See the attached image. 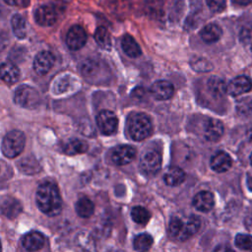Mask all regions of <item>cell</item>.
Returning a JSON list of instances; mask_svg holds the SVG:
<instances>
[{
	"mask_svg": "<svg viewBox=\"0 0 252 252\" xmlns=\"http://www.w3.org/2000/svg\"><path fill=\"white\" fill-rule=\"evenodd\" d=\"M38 209L48 217L60 214L62 210V199L57 185L51 181L41 183L35 194Z\"/></svg>",
	"mask_w": 252,
	"mask_h": 252,
	"instance_id": "obj_1",
	"label": "cell"
},
{
	"mask_svg": "<svg viewBox=\"0 0 252 252\" xmlns=\"http://www.w3.org/2000/svg\"><path fill=\"white\" fill-rule=\"evenodd\" d=\"M201 227V220L197 216H190L183 220L172 217L168 223V233L171 237L178 240H185L194 235Z\"/></svg>",
	"mask_w": 252,
	"mask_h": 252,
	"instance_id": "obj_2",
	"label": "cell"
},
{
	"mask_svg": "<svg viewBox=\"0 0 252 252\" xmlns=\"http://www.w3.org/2000/svg\"><path fill=\"white\" fill-rule=\"evenodd\" d=\"M153 131V124L145 113H134L128 120V132L135 141H142L148 138Z\"/></svg>",
	"mask_w": 252,
	"mask_h": 252,
	"instance_id": "obj_3",
	"label": "cell"
},
{
	"mask_svg": "<svg viewBox=\"0 0 252 252\" xmlns=\"http://www.w3.org/2000/svg\"><path fill=\"white\" fill-rule=\"evenodd\" d=\"M25 144V134L20 130H12L5 135L1 144V150L5 157L14 158L23 152Z\"/></svg>",
	"mask_w": 252,
	"mask_h": 252,
	"instance_id": "obj_4",
	"label": "cell"
},
{
	"mask_svg": "<svg viewBox=\"0 0 252 252\" xmlns=\"http://www.w3.org/2000/svg\"><path fill=\"white\" fill-rule=\"evenodd\" d=\"M14 100L20 106L32 109L39 104L40 95L36 89L27 85H23L16 90Z\"/></svg>",
	"mask_w": 252,
	"mask_h": 252,
	"instance_id": "obj_5",
	"label": "cell"
},
{
	"mask_svg": "<svg viewBox=\"0 0 252 252\" xmlns=\"http://www.w3.org/2000/svg\"><path fill=\"white\" fill-rule=\"evenodd\" d=\"M161 167V157L158 151L146 152L140 159V169L148 176L157 174Z\"/></svg>",
	"mask_w": 252,
	"mask_h": 252,
	"instance_id": "obj_6",
	"label": "cell"
},
{
	"mask_svg": "<svg viewBox=\"0 0 252 252\" xmlns=\"http://www.w3.org/2000/svg\"><path fill=\"white\" fill-rule=\"evenodd\" d=\"M96 125L102 134L112 135L117 131L118 118L114 112L104 109L97 114Z\"/></svg>",
	"mask_w": 252,
	"mask_h": 252,
	"instance_id": "obj_7",
	"label": "cell"
},
{
	"mask_svg": "<svg viewBox=\"0 0 252 252\" xmlns=\"http://www.w3.org/2000/svg\"><path fill=\"white\" fill-rule=\"evenodd\" d=\"M87 38L88 36L86 31L81 26L75 25L68 31L66 43L71 50H78L86 44Z\"/></svg>",
	"mask_w": 252,
	"mask_h": 252,
	"instance_id": "obj_8",
	"label": "cell"
},
{
	"mask_svg": "<svg viewBox=\"0 0 252 252\" xmlns=\"http://www.w3.org/2000/svg\"><path fill=\"white\" fill-rule=\"evenodd\" d=\"M136 157V150L129 145H119L111 153V159L117 165L130 163Z\"/></svg>",
	"mask_w": 252,
	"mask_h": 252,
	"instance_id": "obj_9",
	"label": "cell"
},
{
	"mask_svg": "<svg viewBox=\"0 0 252 252\" xmlns=\"http://www.w3.org/2000/svg\"><path fill=\"white\" fill-rule=\"evenodd\" d=\"M55 58L53 54L49 51H40L37 53L33 59V70L37 75L43 76L47 74L53 67Z\"/></svg>",
	"mask_w": 252,
	"mask_h": 252,
	"instance_id": "obj_10",
	"label": "cell"
},
{
	"mask_svg": "<svg viewBox=\"0 0 252 252\" xmlns=\"http://www.w3.org/2000/svg\"><path fill=\"white\" fill-rule=\"evenodd\" d=\"M23 211L22 204L12 196H4L0 199V213L8 219L17 218Z\"/></svg>",
	"mask_w": 252,
	"mask_h": 252,
	"instance_id": "obj_11",
	"label": "cell"
},
{
	"mask_svg": "<svg viewBox=\"0 0 252 252\" xmlns=\"http://www.w3.org/2000/svg\"><path fill=\"white\" fill-rule=\"evenodd\" d=\"M252 89V81L247 76H238L234 78L226 86V93L232 96H238L250 92Z\"/></svg>",
	"mask_w": 252,
	"mask_h": 252,
	"instance_id": "obj_12",
	"label": "cell"
},
{
	"mask_svg": "<svg viewBox=\"0 0 252 252\" xmlns=\"http://www.w3.org/2000/svg\"><path fill=\"white\" fill-rule=\"evenodd\" d=\"M203 133L207 141L216 142L223 134V125L220 120H217L214 118H208L204 123Z\"/></svg>",
	"mask_w": 252,
	"mask_h": 252,
	"instance_id": "obj_13",
	"label": "cell"
},
{
	"mask_svg": "<svg viewBox=\"0 0 252 252\" xmlns=\"http://www.w3.org/2000/svg\"><path fill=\"white\" fill-rule=\"evenodd\" d=\"M150 92L156 99L165 100L172 96V94L174 93V88L171 83H169L167 81L160 80V81L155 82L151 86Z\"/></svg>",
	"mask_w": 252,
	"mask_h": 252,
	"instance_id": "obj_14",
	"label": "cell"
},
{
	"mask_svg": "<svg viewBox=\"0 0 252 252\" xmlns=\"http://www.w3.org/2000/svg\"><path fill=\"white\" fill-rule=\"evenodd\" d=\"M34 19L39 26L49 27L56 22V12L49 5H41L34 12Z\"/></svg>",
	"mask_w": 252,
	"mask_h": 252,
	"instance_id": "obj_15",
	"label": "cell"
},
{
	"mask_svg": "<svg viewBox=\"0 0 252 252\" xmlns=\"http://www.w3.org/2000/svg\"><path fill=\"white\" fill-rule=\"evenodd\" d=\"M210 165L212 169L216 172H224L231 167L232 159L227 153L220 151L212 157Z\"/></svg>",
	"mask_w": 252,
	"mask_h": 252,
	"instance_id": "obj_16",
	"label": "cell"
},
{
	"mask_svg": "<svg viewBox=\"0 0 252 252\" xmlns=\"http://www.w3.org/2000/svg\"><path fill=\"white\" fill-rule=\"evenodd\" d=\"M192 203L196 210L206 213L214 208L215 198L211 192L201 191L195 195Z\"/></svg>",
	"mask_w": 252,
	"mask_h": 252,
	"instance_id": "obj_17",
	"label": "cell"
},
{
	"mask_svg": "<svg viewBox=\"0 0 252 252\" xmlns=\"http://www.w3.org/2000/svg\"><path fill=\"white\" fill-rule=\"evenodd\" d=\"M44 236L38 231H31L27 233L22 240L23 247L28 251H37L44 245Z\"/></svg>",
	"mask_w": 252,
	"mask_h": 252,
	"instance_id": "obj_18",
	"label": "cell"
},
{
	"mask_svg": "<svg viewBox=\"0 0 252 252\" xmlns=\"http://www.w3.org/2000/svg\"><path fill=\"white\" fill-rule=\"evenodd\" d=\"M20 71L18 67L11 62L0 64V79L7 84H14L19 80Z\"/></svg>",
	"mask_w": 252,
	"mask_h": 252,
	"instance_id": "obj_19",
	"label": "cell"
},
{
	"mask_svg": "<svg viewBox=\"0 0 252 252\" xmlns=\"http://www.w3.org/2000/svg\"><path fill=\"white\" fill-rule=\"evenodd\" d=\"M222 34L221 28L217 24H208L200 32V36L203 41L213 43L218 41Z\"/></svg>",
	"mask_w": 252,
	"mask_h": 252,
	"instance_id": "obj_20",
	"label": "cell"
},
{
	"mask_svg": "<svg viewBox=\"0 0 252 252\" xmlns=\"http://www.w3.org/2000/svg\"><path fill=\"white\" fill-rule=\"evenodd\" d=\"M121 47L126 55L135 58L141 55V48L134 37L130 34H125L121 40Z\"/></svg>",
	"mask_w": 252,
	"mask_h": 252,
	"instance_id": "obj_21",
	"label": "cell"
},
{
	"mask_svg": "<svg viewBox=\"0 0 252 252\" xmlns=\"http://www.w3.org/2000/svg\"><path fill=\"white\" fill-rule=\"evenodd\" d=\"M88 144L84 140L80 139H71L66 142L63 146V152L69 156H75L83 154L88 151Z\"/></svg>",
	"mask_w": 252,
	"mask_h": 252,
	"instance_id": "obj_22",
	"label": "cell"
},
{
	"mask_svg": "<svg viewBox=\"0 0 252 252\" xmlns=\"http://www.w3.org/2000/svg\"><path fill=\"white\" fill-rule=\"evenodd\" d=\"M163 179L167 185L177 186L184 181L185 172L180 167L172 166L164 173Z\"/></svg>",
	"mask_w": 252,
	"mask_h": 252,
	"instance_id": "obj_23",
	"label": "cell"
},
{
	"mask_svg": "<svg viewBox=\"0 0 252 252\" xmlns=\"http://www.w3.org/2000/svg\"><path fill=\"white\" fill-rule=\"evenodd\" d=\"M76 212L81 218H90L94 211V203L87 197L79 199L76 203Z\"/></svg>",
	"mask_w": 252,
	"mask_h": 252,
	"instance_id": "obj_24",
	"label": "cell"
},
{
	"mask_svg": "<svg viewBox=\"0 0 252 252\" xmlns=\"http://www.w3.org/2000/svg\"><path fill=\"white\" fill-rule=\"evenodd\" d=\"M19 168L26 174H35L40 170L39 162L32 157H27L18 163Z\"/></svg>",
	"mask_w": 252,
	"mask_h": 252,
	"instance_id": "obj_25",
	"label": "cell"
},
{
	"mask_svg": "<svg viewBox=\"0 0 252 252\" xmlns=\"http://www.w3.org/2000/svg\"><path fill=\"white\" fill-rule=\"evenodd\" d=\"M94 39L96 43L103 49H109L111 46L110 33L105 27H98L94 32Z\"/></svg>",
	"mask_w": 252,
	"mask_h": 252,
	"instance_id": "obj_26",
	"label": "cell"
},
{
	"mask_svg": "<svg viewBox=\"0 0 252 252\" xmlns=\"http://www.w3.org/2000/svg\"><path fill=\"white\" fill-rule=\"evenodd\" d=\"M12 29L18 38H24L27 35V23L26 20L19 14L14 15L11 21Z\"/></svg>",
	"mask_w": 252,
	"mask_h": 252,
	"instance_id": "obj_27",
	"label": "cell"
},
{
	"mask_svg": "<svg viewBox=\"0 0 252 252\" xmlns=\"http://www.w3.org/2000/svg\"><path fill=\"white\" fill-rule=\"evenodd\" d=\"M153 245V237L148 233L138 234L133 241V246L136 251H147Z\"/></svg>",
	"mask_w": 252,
	"mask_h": 252,
	"instance_id": "obj_28",
	"label": "cell"
},
{
	"mask_svg": "<svg viewBox=\"0 0 252 252\" xmlns=\"http://www.w3.org/2000/svg\"><path fill=\"white\" fill-rule=\"evenodd\" d=\"M131 218L136 223L145 224L150 220L151 214L146 208L141 207V206H137V207H134L132 209Z\"/></svg>",
	"mask_w": 252,
	"mask_h": 252,
	"instance_id": "obj_29",
	"label": "cell"
},
{
	"mask_svg": "<svg viewBox=\"0 0 252 252\" xmlns=\"http://www.w3.org/2000/svg\"><path fill=\"white\" fill-rule=\"evenodd\" d=\"M208 87L212 94L216 96L222 95L226 92V86L224 85V82L220 78H211L208 81Z\"/></svg>",
	"mask_w": 252,
	"mask_h": 252,
	"instance_id": "obj_30",
	"label": "cell"
},
{
	"mask_svg": "<svg viewBox=\"0 0 252 252\" xmlns=\"http://www.w3.org/2000/svg\"><path fill=\"white\" fill-rule=\"evenodd\" d=\"M234 242H235V245L239 249L245 250V251H252V236L251 235L244 234V233L237 234L235 236Z\"/></svg>",
	"mask_w": 252,
	"mask_h": 252,
	"instance_id": "obj_31",
	"label": "cell"
},
{
	"mask_svg": "<svg viewBox=\"0 0 252 252\" xmlns=\"http://www.w3.org/2000/svg\"><path fill=\"white\" fill-rule=\"evenodd\" d=\"M239 38L242 43L252 45V26H245L239 32Z\"/></svg>",
	"mask_w": 252,
	"mask_h": 252,
	"instance_id": "obj_32",
	"label": "cell"
},
{
	"mask_svg": "<svg viewBox=\"0 0 252 252\" xmlns=\"http://www.w3.org/2000/svg\"><path fill=\"white\" fill-rule=\"evenodd\" d=\"M206 2L213 13H220L225 9V0H206Z\"/></svg>",
	"mask_w": 252,
	"mask_h": 252,
	"instance_id": "obj_33",
	"label": "cell"
},
{
	"mask_svg": "<svg viewBox=\"0 0 252 252\" xmlns=\"http://www.w3.org/2000/svg\"><path fill=\"white\" fill-rule=\"evenodd\" d=\"M5 3L11 6H17V7H23L27 6L29 3V0H4Z\"/></svg>",
	"mask_w": 252,
	"mask_h": 252,
	"instance_id": "obj_34",
	"label": "cell"
},
{
	"mask_svg": "<svg viewBox=\"0 0 252 252\" xmlns=\"http://www.w3.org/2000/svg\"><path fill=\"white\" fill-rule=\"evenodd\" d=\"M232 2L239 6H247L252 3V0H232Z\"/></svg>",
	"mask_w": 252,
	"mask_h": 252,
	"instance_id": "obj_35",
	"label": "cell"
},
{
	"mask_svg": "<svg viewBox=\"0 0 252 252\" xmlns=\"http://www.w3.org/2000/svg\"><path fill=\"white\" fill-rule=\"evenodd\" d=\"M246 183H247V187L250 191H252V172H249L247 174V178H246Z\"/></svg>",
	"mask_w": 252,
	"mask_h": 252,
	"instance_id": "obj_36",
	"label": "cell"
},
{
	"mask_svg": "<svg viewBox=\"0 0 252 252\" xmlns=\"http://www.w3.org/2000/svg\"><path fill=\"white\" fill-rule=\"evenodd\" d=\"M250 163L252 164V154L250 155Z\"/></svg>",
	"mask_w": 252,
	"mask_h": 252,
	"instance_id": "obj_37",
	"label": "cell"
},
{
	"mask_svg": "<svg viewBox=\"0 0 252 252\" xmlns=\"http://www.w3.org/2000/svg\"><path fill=\"white\" fill-rule=\"evenodd\" d=\"M1 249H2V246H1V241H0V251H1Z\"/></svg>",
	"mask_w": 252,
	"mask_h": 252,
	"instance_id": "obj_38",
	"label": "cell"
}]
</instances>
